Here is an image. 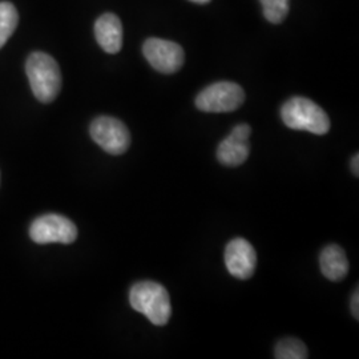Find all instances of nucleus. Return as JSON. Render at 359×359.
<instances>
[{"mask_svg": "<svg viewBox=\"0 0 359 359\" xmlns=\"http://www.w3.org/2000/svg\"><path fill=\"white\" fill-rule=\"evenodd\" d=\"M31 90L41 103H51L62 90V72L56 60L44 53L34 52L26 63Z\"/></svg>", "mask_w": 359, "mask_h": 359, "instance_id": "f257e3e1", "label": "nucleus"}, {"mask_svg": "<svg viewBox=\"0 0 359 359\" xmlns=\"http://www.w3.org/2000/svg\"><path fill=\"white\" fill-rule=\"evenodd\" d=\"M130 306L144 314L156 326L167 325L172 305L167 289L154 281L135 283L129 292Z\"/></svg>", "mask_w": 359, "mask_h": 359, "instance_id": "f03ea898", "label": "nucleus"}, {"mask_svg": "<svg viewBox=\"0 0 359 359\" xmlns=\"http://www.w3.org/2000/svg\"><path fill=\"white\" fill-rule=\"evenodd\" d=\"M283 121L287 128L308 130L314 135H326L330 130V118L320 105L306 97H293L283 104Z\"/></svg>", "mask_w": 359, "mask_h": 359, "instance_id": "7ed1b4c3", "label": "nucleus"}, {"mask_svg": "<svg viewBox=\"0 0 359 359\" xmlns=\"http://www.w3.org/2000/svg\"><path fill=\"white\" fill-rule=\"evenodd\" d=\"M245 102V92L231 81L215 83L201 90L196 99V107L203 112L222 114L238 109Z\"/></svg>", "mask_w": 359, "mask_h": 359, "instance_id": "20e7f679", "label": "nucleus"}, {"mask_svg": "<svg viewBox=\"0 0 359 359\" xmlns=\"http://www.w3.org/2000/svg\"><path fill=\"white\" fill-rule=\"evenodd\" d=\"M90 137L107 154H123L130 145V133L126 124L115 117L100 116L90 124Z\"/></svg>", "mask_w": 359, "mask_h": 359, "instance_id": "39448f33", "label": "nucleus"}, {"mask_svg": "<svg viewBox=\"0 0 359 359\" xmlns=\"http://www.w3.org/2000/svg\"><path fill=\"white\" fill-rule=\"evenodd\" d=\"M29 236L36 244H72L76 241L77 228L71 219L60 215H46L32 222Z\"/></svg>", "mask_w": 359, "mask_h": 359, "instance_id": "423d86ee", "label": "nucleus"}, {"mask_svg": "<svg viewBox=\"0 0 359 359\" xmlns=\"http://www.w3.org/2000/svg\"><path fill=\"white\" fill-rule=\"evenodd\" d=\"M142 52L148 63L161 74H175L184 65V50L175 41L151 38L144 43Z\"/></svg>", "mask_w": 359, "mask_h": 359, "instance_id": "0eeeda50", "label": "nucleus"}, {"mask_svg": "<svg viewBox=\"0 0 359 359\" xmlns=\"http://www.w3.org/2000/svg\"><path fill=\"white\" fill-rule=\"evenodd\" d=\"M225 265L233 277L248 280L255 274L257 255L253 245L245 238H234L225 248Z\"/></svg>", "mask_w": 359, "mask_h": 359, "instance_id": "6e6552de", "label": "nucleus"}, {"mask_svg": "<svg viewBox=\"0 0 359 359\" xmlns=\"http://www.w3.org/2000/svg\"><path fill=\"white\" fill-rule=\"evenodd\" d=\"M252 128L248 124L234 127L231 135L217 148L218 161L226 167H240L249 157V136Z\"/></svg>", "mask_w": 359, "mask_h": 359, "instance_id": "1a4fd4ad", "label": "nucleus"}, {"mask_svg": "<svg viewBox=\"0 0 359 359\" xmlns=\"http://www.w3.org/2000/svg\"><path fill=\"white\" fill-rule=\"evenodd\" d=\"M95 36L107 53H117L123 47V26L115 13H104L95 23Z\"/></svg>", "mask_w": 359, "mask_h": 359, "instance_id": "9d476101", "label": "nucleus"}, {"mask_svg": "<svg viewBox=\"0 0 359 359\" xmlns=\"http://www.w3.org/2000/svg\"><path fill=\"white\" fill-rule=\"evenodd\" d=\"M322 274L330 281H341L348 273L345 250L338 245H327L320 255Z\"/></svg>", "mask_w": 359, "mask_h": 359, "instance_id": "9b49d317", "label": "nucleus"}, {"mask_svg": "<svg viewBox=\"0 0 359 359\" xmlns=\"http://www.w3.org/2000/svg\"><path fill=\"white\" fill-rule=\"evenodd\" d=\"M19 23V15L15 6L8 1H0V48L13 36Z\"/></svg>", "mask_w": 359, "mask_h": 359, "instance_id": "f8f14e48", "label": "nucleus"}, {"mask_svg": "<svg viewBox=\"0 0 359 359\" xmlns=\"http://www.w3.org/2000/svg\"><path fill=\"white\" fill-rule=\"evenodd\" d=\"M274 357L277 359H306L309 357L308 348L302 341L297 338H285L277 344Z\"/></svg>", "mask_w": 359, "mask_h": 359, "instance_id": "ddd939ff", "label": "nucleus"}, {"mask_svg": "<svg viewBox=\"0 0 359 359\" xmlns=\"http://www.w3.org/2000/svg\"><path fill=\"white\" fill-rule=\"evenodd\" d=\"M264 15L273 25H280L289 13V0H259Z\"/></svg>", "mask_w": 359, "mask_h": 359, "instance_id": "4468645a", "label": "nucleus"}, {"mask_svg": "<svg viewBox=\"0 0 359 359\" xmlns=\"http://www.w3.org/2000/svg\"><path fill=\"white\" fill-rule=\"evenodd\" d=\"M351 313L355 320H359V292L358 289L351 297Z\"/></svg>", "mask_w": 359, "mask_h": 359, "instance_id": "2eb2a0df", "label": "nucleus"}, {"mask_svg": "<svg viewBox=\"0 0 359 359\" xmlns=\"http://www.w3.org/2000/svg\"><path fill=\"white\" fill-rule=\"evenodd\" d=\"M351 169H353V173L358 177L359 176V154H357L354 157H353V160H351Z\"/></svg>", "mask_w": 359, "mask_h": 359, "instance_id": "dca6fc26", "label": "nucleus"}, {"mask_svg": "<svg viewBox=\"0 0 359 359\" xmlns=\"http://www.w3.org/2000/svg\"><path fill=\"white\" fill-rule=\"evenodd\" d=\"M191 1H194V3H198V4H205V3H209L210 0H191Z\"/></svg>", "mask_w": 359, "mask_h": 359, "instance_id": "f3484780", "label": "nucleus"}]
</instances>
